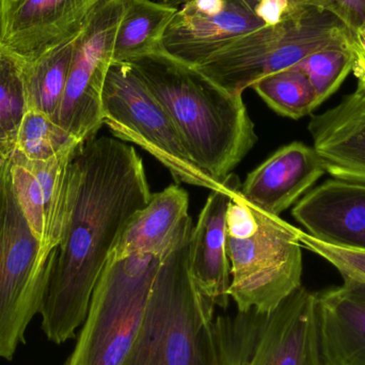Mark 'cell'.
Wrapping results in <instances>:
<instances>
[{
    "label": "cell",
    "instance_id": "484cf974",
    "mask_svg": "<svg viewBox=\"0 0 365 365\" xmlns=\"http://www.w3.org/2000/svg\"><path fill=\"white\" fill-rule=\"evenodd\" d=\"M300 242L302 248H306L331 264L340 272L343 279L365 283V252L331 246L317 240L306 232H302Z\"/></svg>",
    "mask_w": 365,
    "mask_h": 365
},
{
    "label": "cell",
    "instance_id": "1f68e13d",
    "mask_svg": "<svg viewBox=\"0 0 365 365\" xmlns=\"http://www.w3.org/2000/svg\"><path fill=\"white\" fill-rule=\"evenodd\" d=\"M190 1V0H169L168 4L170 6H177V8H180L182 4H186V2Z\"/></svg>",
    "mask_w": 365,
    "mask_h": 365
},
{
    "label": "cell",
    "instance_id": "ffe728a7",
    "mask_svg": "<svg viewBox=\"0 0 365 365\" xmlns=\"http://www.w3.org/2000/svg\"><path fill=\"white\" fill-rule=\"evenodd\" d=\"M179 8L158 0H123V12L115 34L113 62H132L164 53L165 34Z\"/></svg>",
    "mask_w": 365,
    "mask_h": 365
},
{
    "label": "cell",
    "instance_id": "2e32d148",
    "mask_svg": "<svg viewBox=\"0 0 365 365\" xmlns=\"http://www.w3.org/2000/svg\"><path fill=\"white\" fill-rule=\"evenodd\" d=\"M257 0H227L212 16L178 11L165 34L163 46L171 57L197 66L249 32L265 26L255 13Z\"/></svg>",
    "mask_w": 365,
    "mask_h": 365
},
{
    "label": "cell",
    "instance_id": "836d02e7",
    "mask_svg": "<svg viewBox=\"0 0 365 365\" xmlns=\"http://www.w3.org/2000/svg\"><path fill=\"white\" fill-rule=\"evenodd\" d=\"M158 1L163 2V4H168L169 0H158Z\"/></svg>",
    "mask_w": 365,
    "mask_h": 365
},
{
    "label": "cell",
    "instance_id": "4316f807",
    "mask_svg": "<svg viewBox=\"0 0 365 365\" xmlns=\"http://www.w3.org/2000/svg\"><path fill=\"white\" fill-rule=\"evenodd\" d=\"M297 8L312 6L331 13L357 36L365 28V0H292Z\"/></svg>",
    "mask_w": 365,
    "mask_h": 365
},
{
    "label": "cell",
    "instance_id": "52a82bcc",
    "mask_svg": "<svg viewBox=\"0 0 365 365\" xmlns=\"http://www.w3.org/2000/svg\"><path fill=\"white\" fill-rule=\"evenodd\" d=\"M220 365H322L317 293L300 287L269 313L215 319Z\"/></svg>",
    "mask_w": 365,
    "mask_h": 365
},
{
    "label": "cell",
    "instance_id": "e575fe53",
    "mask_svg": "<svg viewBox=\"0 0 365 365\" xmlns=\"http://www.w3.org/2000/svg\"><path fill=\"white\" fill-rule=\"evenodd\" d=\"M360 34V36H364L365 38V28L364 29V31H362L361 34ZM359 34H358V36H359Z\"/></svg>",
    "mask_w": 365,
    "mask_h": 365
},
{
    "label": "cell",
    "instance_id": "4fadbf2b",
    "mask_svg": "<svg viewBox=\"0 0 365 365\" xmlns=\"http://www.w3.org/2000/svg\"><path fill=\"white\" fill-rule=\"evenodd\" d=\"M292 214L317 240L365 252L364 182L332 178L307 192Z\"/></svg>",
    "mask_w": 365,
    "mask_h": 365
},
{
    "label": "cell",
    "instance_id": "8992f818",
    "mask_svg": "<svg viewBox=\"0 0 365 365\" xmlns=\"http://www.w3.org/2000/svg\"><path fill=\"white\" fill-rule=\"evenodd\" d=\"M163 255L109 257L64 365H121L138 334Z\"/></svg>",
    "mask_w": 365,
    "mask_h": 365
},
{
    "label": "cell",
    "instance_id": "e0dca14e",
    "mask_svg": "<svg viewBox=\"0 0 365 365\" xmlns=\"http://www.w3.org/2000/svg\"><path fill=\"white\" fill-rule=\"evenodd\" d=\"M308 130L327 173L334 179L365 184V92L361 88L325 113L313 115Z\"/></svg>",
    "mask_w": 365,
    "mask_h": 365
},
{
    "label": "cell",
    "instance_id": "5bb4252c",
    "mask_svg": "<svg viewBox=\"0 0 365 365\" xmlns=\"http://www.w3.org/2000/svg\"><path fill=\"white\" fill-rule=\"evenodd\" d=\"M240 185L238 178L231 175L221 188L212 190L193 225L189 242V269L195 284L215 307L222 309L229 306L231 283L227 214Z\"/></svg>",
    "mask_w": 365,
    "mask_h": 365
},
{
    "label": "cell",
    "instance_id": "5b68a950",
    "mask_svg": "<svg viewBox=\"0 0 365 365\" xmlns=\"http://www.w3.org/2000/svg\"><path fill=\"white\" fill-rule=\"evenodd\" d=\"M355 42L331 13L304 6L276 25L245 34L197 68L223 89L242 96L259 79L294 68L317 51Z\"/></svg>",
    "mask_w": 365,
    "mask_h": 365
},
{
    "label": "cell",
    "instance_id": "d4e9b609",
    "mask_svg": "<svg viewBox=\"0 0 365 365\" xmlns=\"http://www.w3.org/2000/svg\"><path fill=\"white\" fill-rule=\"evenodd\" d=\"M354 45L355 43L317 51L295 66L309 77L321 105L341 87L353 71Z\"/></svg>",
    "mask_w": 365,
    "mask_h": 365
},
{
    "label": "cell",
    "instance_id": "f546056e",
    "mask_svg": "<svg viewBox=\"0 0 365 365\" xmlns=\"http://www.w3.org/2000/svg\"><path fill=\"white\" fill-rule=\"evenodd\" d=\"M354 53H355V61H354L351 72L357 78L358 87L361 88L365 92V38L364 36L359 34L356 36Z\"/></svg>",
    "mask_w": 365,
    "mask_h": 365
},
{
    "label": "cell",
    "instance_id": "277c9868",
    "mask_svg": "<svg viewBox=\"0 0 365 365\" xmlns=\"http://www.w3.org/2000/svg\"><path fill=\"white\" fill-rule=\"evenodd\" d=\"M302 230L245 201L240 187L227 214L230 298L237 311L269 313L302 285Z\"/></svg>",
    "mask_w": 365,
    "mask_h": 365
},
{
    "label": "cell",
    "instance_id": "9c48e42d",
    "mask_svg": "<svg viewBox=\"0 0 365 365\" xmlns=\"http://www.w3.org/2000/svg\"><path fill=\"white\" fill-rule=\"evenodd\" d=\"M30 231L6 169L0 212V358L12 360L40 314L55 259Z\"/></svg>",
    "mask_w": 365,
    "mask_h": 365
},
{
    "label": "cell",
    "instance_id": "f1b7e54d",
    "mask_svg": "<svg viewBox=\"0 0 365 365\" xmlns=\"http://www.w3.org/2000/svg\"><path fill=\"white\" fill-rule=\"evenodd\" d=\"M227 0H190L180 6L179 11L187 15L212 16L225 9Z\"/></svg>",
    "mask_w": 365,
    "mask_h": 365
},
{
    "label": "cell",
    "instance_id": "ba28073f",
    "mask_svg": "<svg viewBox=\"0 0 365 365\" xmlns=\"http://www.w3.org/2000/svg\"><path fill=\"white\" fill-rule=\"evenodd\" d=\"M103 124L115 138L135 143L168 169L177 184L216 190L225 184L195 164L164 105L130 62H113L102 96Z\"/></svg>",
    "mask_w": 365,
    "mask_h": 365
},
{
    "label": "cell",
    "instance_id": "6da1fadb",
    "mask_svg": "<svg viewBox=\"0 0 365 365\" xmlns=\"http://www.w3.org/2000/svg\"><path fill=\"white\" fill-rule=\"evenodd\" d=\"M151 195L143 158L125 141L96 136L79 147L68 223L40 310L51 342L74 338L124 227Z\"/></svg>",
    "mask_w": 365,
    "mask_h": 365
},
{
    "label": "cell",
    "instance_id": "9a60e30c",
    "mask_svg": "<svg viewBox=\"0 0 365 365\" xmlns=\"http://www.w3.org/2000/svg\"><path fill=\"white\" fill-rule=\"evenodd\" d=\"M326 173L314 147L296 141L280 148L249 173L240 185V195L257 210L280 216Z\"/></svg>",
    "mask_w": 365,
    "mask_h": 365
},
{
    "label": "cell",
    "instance_id": "603a6c76",
    "mask_svg": "<svg viewBox=\"0 0 365 365\" xmlns=\"http://www.w3.org/2000/svg\"><path fill=\"white\" fill-rule=\"evenodd\" d=\"M24 62L0 45V156L14 151L15 139L27 109Z\"/></svg>",
    "mask_w": 365,
    "mask_h": 365
},
{
    "label": "cell",
    "instance_id": "d6a6232c",
    "mask_svg": "<svg viewBox=\"0 0 365 365\" xmlns=\"http://www.w3.org/2000/svg\"><path fill=\"white\" fill-rule=\"evenodd\" d=\"M2 42V0H0V45Z\"/></svg>",
    "mask_w": 365,
    "mask_h": 365
},
{
    "label": "cell",
    "instance_id": "7a4b0ae2",
    "mask_svg": "<svg viewBox=\"0 0 365 365\" xmlns=\"http://www.w3.org/2000/svg\"><path fill=\"white\" fill-rule=\"evenodd\" d=\"M130 63L173 118L191 160L225 184L257 141L242 96L165 51Z\"/></svg>",
    "mask_w": 365,
    "mask_h": 365
},
{
    "label": "cell",
    "instance_id": "7402d4cb",
    "mask_svg": "<svg viewBox=\"0 0 365 365\" xmlns=\"http://www.w3.org/2000/svg\"><path fill=\"white\" fill-rule=\"evenodd\" d=\"M251 88L270 108L291 119L306 117L321 105L310 79L295 66L267 75Z\"/></svg>",
    "mask_w": 365,
    "mask_h": 365
},
{
    "label": "cell",
    "instance_id": "4dcf8cb0",
    "mask_svg": "<svg viewBox=\"0 0 365 365\" xmlns=\"http://www.w3.org/2000/svg\"><path fill=\"white\" fill-rule=\"evenodd\" d=\"M8 158L0 156V212H1L2 199H4V181H6V169H8Z\"/></svg>",
    "mask_w": 365,
    "mask_h": 365
},
{
    "label": "cell",
    "instance_id": "8fae6325",
    "mask_svg": "<svg viewBox=\"0 0 365 365\" xmlns=\"http://www.w3.org/2000/svg\"><path fill=\"white\" fill-rule=\"evenodd\" d=\"M81 145L47 160H26L15 152L9 156L17 203L34 237L49 251L58 248L68 223L72 163Z\"/></svg>",
    "mask_w": 365,
    "mask_h": 365
},
{
    "label": "cell",
    "instance_id": "cb8c5ba5",
    "mask_svg": "<svg viewBox=\"0 0 365 365\" xmlns=\"http://www.w3.org/2000/svg\"><path fill=\"white\" fill-rule=\"evenodd\" d=\"M83 145L42 111L26 109L17 130L14 151L29 160H47Z\"/></svg>",
    "mask_w": 365,
    "mask_h": 365
},
{
    "label": "cell",
    "instance_id": "7c38bea8",
    "mask_svg": "<svg viewBox=\"0 0 365 365\" xmlns=\"http://www.w3.org/2000/svg\"><path fill=\"white\" fill-rule=\"evenodd\" d=\"M108 0H2L4 48L24 62L81 34Z\"/></svg>",
    "mask_w": 365,
    "mask_h": 365
},
{
    "label": "cell",
    "instance_id": "30bf717a",
    "mask_svg": "<svg viewBox=\"0 0 365 365\" xmlns=\"http://www.w3.org/2000/svg\"><path fill=\"white\" fill-rule=\"evenodd\" d=\"M122 12L123 0L105 2L75 41L57 123L81 143L98 136L104 125L103 89L113 61V46Z\"/></svg>",
    "mask_w": 365,
    "mask_h": 365
},
{
    "label": "cell",
    "instance_id": "83f0119b",
    "mask_svg": "<svg viewBox=\"0 0 365 365\" xmlns=\"http://www.w3.org/2000/svg\"><path fill=\"white\" fill-rule=\"evenodd\" d=\"M302 8L295 6L292 0H257L255 13L265 26H272Z\"/></svg>",
    "mask_w": 365,
    "mask_h": 365
},
{
    "label": "cell",
    "instance_id": "ac0fdd59",
    "mask_svg": "<svg viewBox=\"0 0 365 365\" xmlns=\"http://www.w3.org/2000/svg\"><path fill=\"white\" fill-rule=\"evenodd\" d=\"M317 292V326L322 365H365V283Z\"/></svg>",
    "mask_w": 365,
    "mask_h": 365
},
{
    "label": "cell",
    "instance_id": "44dd1931",
    "mask_svg": "<svg viewBox=\"0 0 365 365\" xmlns=\"http://www.w3.org/2000/svg\"><path fill=\"white\" fill-rule=\"evenodd\" d=\"M76 38L51 49L34 61H23L27 108L42 111L56 122L68 83Z\"/></svg>",
    "mask_w": 365,
    "mask_h": 365
},
{
    "label": "cell",
    "instance_id": "3957f363",
    "mask_svg": "<svg viewBox=\"0 0 365 365\" xmlns=\"http://www.w3.org/2000/svg\"><path fill=\"white\" fill-rule=\"evenodd\" d=\"M192 230L163 255L138 334L121 365H220L216 307L189 269Z\"/></svg>",
    "mask_w": 365,
    "mask_h": 365
},
{
    "label": "cell",
    "instance_id": "d6986e66",
    "mask_svg": "<svg viewBox=\"0 0 365 365\" xmlns=\"http://www.w3.org/2000/svg\"><path fill=\"white\" fill-rule=\"evenodd\" d=\"M192 227L188 193L179 184L170 185L152 193L149 202L130 219L109 257L165 255Z\"/></svg>",
    "mask_w": 365,
    "mask_h": 365
}]
</instances>
